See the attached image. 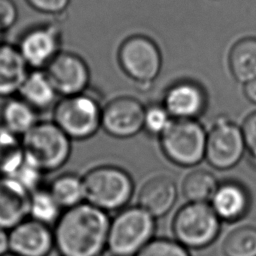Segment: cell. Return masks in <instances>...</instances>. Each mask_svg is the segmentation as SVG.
I'll return each instance as SVG.
<instances>
[{
    "label": "cell",
    "instance_id": "obj_13",
    "mask_svg": "<svg viewBox=\"0 0 256 256\" xmlns=\"http://www.w3.org/2000/svg\"><path fill=\"white\" fill-rule=\"evenodd\" d=\"M44 70L61 97L85 93L90 84L87 62L73 52L61 51Z\"/></svg>",
    "mask_w": 256,
    "mask_h": 256
},
{
    "label": "cell",
    "instance_id": "obj_25",
    "mask_svg": "<svg viewBox=\"0 0 256 256\" xmlns=\"http://www.w3.org/2000/svg\"><path fill=\"white\" fill-rule=\"evenodd\" d=\"M63 211L47 187L43 186L30 194L29 218L53 227Z\"/></svg>",
    "mask_w": 256,
    "mask_h": 256
},
{
    "label": "cell",
    "instance_id": "obj_7",
    "mask_svg": "<svg viewBox=\"0 0 256 256\" xmlns=\"http://www.w3.org/2000/svg\"><path fill=\"white\" fill-rule=\"evenodd\" d=\"M102 108L99 100L82 93L61 97L53 107V122L72 140L92 138L100 129Z\"/></svg>",
    "mask_w": 256,
    "mask_h": 256
},
{
    "label": "cell",
    "instance_id": "obj_18",
    "mask_svg": "<svg viewBox=\"0 0 256 256\" xmlns=\"http://www.w3.org/2000/svg\"><path fill=\"white\" fill-rule=\"evenodd\" d=\"M29 72L17 46L3 42L0 45V98L16 96Z\"/></svg>",
    "mask_w": 256,
    "mask_h": 256
},
{
    "label": "cell",
    "instance_id": "obj_9",
    "mask_svg": "<svg viewBox=\"0 0 256 256\" xmlns=\"http://www.w3.org/2000/svg\"><path fill=\"white\" fill-rule=\"evenodd\" d=\"M246 153L244 138L239 126L226 115H219L207 131L205 160L219 171L235 167Z\"/></svg>",
    "mask_w": 256,
    "mask_h": 256
},
{
    "label": "cell",
    "instance_id": "obj_14",
    "mask_svg": "<svg viewBox=\"0 0 256 256\" xmlns=\"http://www.w3.org/2000/svg\"><path fill=\"white\" fill-rule=\"evenodd\" d=\"M9 248L18 256H49L55 249L53 227L28 217L9 230Z\"/></svg>",
    "mask_w": 256,
    "mask_h": 256
},
{
    "label": "cell",
    "instance_id": "obj_24",
    "mask_svg": "<svg viewBox=\"0 0 256 256\" xmlns=\"http://www.w3.org/2000/svg\"><path fill=\"white\" fill-rule=\"evenodd\" d=\"M24 160L22 137L0 125V175L11 176Z\"/></svg>",
    "mask_w": 256,
    "mask_h": 256
},
{
    "label": "cell",
    "instance_id": "obj_6",
    "mask_svg": "<svg viewBox=\"0 0 256 256\" xmlns=\"http://www.w3.org/2000/svg\"><path fill=\"white\" fill-rule=\"evenodd\" d=\"M221 223L209 203L187 202L174 214L171 229L181 245L188 250H200L218 238Z\"/></svg>",
    "mask_w": 256,
    "mask_h": 256
},
{
    "label": "cell",
    "instance_id": "obj_15",
    "mask_svg": "<svg viewBox=\"0 0 256 256\" xmlns=\"http://www.w3.org/2000/svg\"><path fill=\"white\" fill-rule=\"evenodd\" d=\"M209 204L222 222L235 223L247 216L252 198L248 187L241 181L226 179L219 182Z\"/></svg>",
    "mask_w": 256,
    "mask_h": 256
},
{
    "label": "cell",
    "instance_id": "obj_1",
    "mask_svg": "<svg viewBox=\"0 0 256 256\" xmlns=\"http://www.w3.org/2000/svg\"><path fill=\"white\" fill-rule=\"evenodd\" d=\"M107 212L87 203L64 210L53 226L59 256H109Z\"/></svg>",
    "mask_w": 256,
    "mask_h": 256
},
{
    "label": "cell",
    "instance_id": "obj_30",
    "mask_svg": "<svg viewBox=\"0 0 256 256\" xmlns=\"http://www.w3.org/2000/svg\"><path fill=\"white\" fill-rule=\"evenodd\" d=\"M241 130L249 161L256 169V111L246 115L241 124Z\"/></svg>",
    "mask_w": 256,
    "mask_h": 256
},
{
    "label": "cell",
    "instance_id": "obj_16",
    "mask_svg": "<svg viewBox=\"0 0 256 256\" xmlns=\"http://www.w3.org/2000/svg\"><path fill=\"white\" fill-rule=\"evenodd\" d=\"M178 187L174 179L160 174L148 178L138 192L137 205L155 219L165 216L175 205Z\"/></svg>",
    "mask_w": 256,
    "mask_h": 256
},
{
    "label": "cell",
    "instance_id": "obj_11",
    "mask_svg": "<svg viewBox=\"0 0 256 256\" xmlns=\"http://www.w3.org/2000/svg\"><path fill=\"white\" fill-rule=\"evenodd\" d=\"M30 69L44 70L61 52L62 30L48 22L28 29L16 45Z\"/></svg>",
    "mask_w": 256,
    "mask_h": 256
},
{
    "label": "cell",
    "instance_id": "obj_5",
    "mask_svg": "<svg viewBox=\"0 0 256 256\" xmlns=\"http://www.w3.org/2000/svg\"><path fill=\"white\" fill-rule=\"evenodd\" d=\"M22 142L26 159L45 174L62 168L72 152V140L53 121H39Z\"/></svg>",
    "mask_w": 256,
    "mask_h": 256
},
{
    "label": "cell",
    "instance_id": "obj_19",
    "mask_svg": "<svg viewBox=\"0 0 256 256\" xmlns=\"http://www.w3.org/2000/svg\"><path fill=\"white\" fill-rule=\"evenodd\" d=\"M36 111L54 107L59 96L45 70L31 69L18 94Z\"/></svg>",
    "mask_w": 256,
    "mask_h": 256
},
{
    "label": "cell",
    "instance_id": "obj_3",
    "mask_svg": "<svg viewBox=\"0 0 256 256\" xmlns=\"http://www.w3.org/2000/svg\"><path fill=\"white\" fill-rule=\"evenodd\" d=\"M117 61L123 74L136 85L140 94L153 89L163 72L162 52L145 35L126 38L118 49Z\"/></svg>",
    "mask_w": 256,
    "mask_h": 256
},
{
    "label": "cell",
    "instance_id": "obj_36",
    "mask_svg": "<svg viewBox=\"0 0 256 256\" xmlns=\"http://www.w3.org/2000/svg\"><path fill=\"white\" fill-rule=\"evenodd\" d=\"M3 256H18V255H16V254H13V253L9 252V253H7V254H5V255H3Z\"/></svg>",
    "mask_w": 256,
    "mask_h": 256
},
{
    "label": "cell",
    "instance_id": "obj_2",
    "mask_svg": "<svg viewBox=\"0 0 256 256\" xmlns=\"http://www.w3.org/2000/svg\"><path fill=\"white\" fill-rule=\"evenodd\" d=\"M83 180L85 202L107 213L127 207L135 190L132 176L125 169L111 164L89 169Z\"/></svg>",
    "mask_w": 256,
    "mask_h": 256
},
{
    "label": "cell",
    "instance_id": "obj_35",
    "mask_svg": "<svg viewBox=\"0 0 256 256\" xmlns=\"http://www.w3.org/2000/svg\"><path fill=\"white\" fill-rule=\"evenodd\" d=\"M4 31L0 28V45L3 43V37H4Z\"/></svg>",
    "mask_w": 256,
    "mask_h": 256
},
{
    "label": "cell",
    "instance_id": "obj_33",
    "mask_svg": "<svg viewBox=\"0 0 256 256\" xmlns=\"http://www.w3.org/2000/svg\"><path fill=\"white\" fill-rule=\"evenodd\" d=\"M242 92L244 98L248 102L256 105V78L243 84Z\"/></svg>",
    "mask_w": 256,
    "mask_h": 256
},
{
    "label": "cell",
    "instance_id": "obj_21",
    "mask_svg": "<svg viewBox=\"0 0 256 256\" xmlns=\"http://www.w3.org/2000/svg\"><path fill=\"white\" fill-rule=\"evenodd\" d=\"M228 67L241 85L256 78V37H244L234 43L228 54Z\"/></svg>",
    "mask_w": 256,
    "mask_h": 256
},
{
    "label": "cell",
    "instance_id": "obj_27",
    "mask_svg": "<svg viewBox=\"0 0 256 256\" xmlns=\"http://www.w3.org/2000/svg\"><path fill=\"white\" fill-rule=\"evenodd\" d=\"M173 118L161 102L145 105L143 130L151 136L160 137L169 127Z\"/></svg>",
    "mask_w": 256,
    "mask_h": 256
},
{
    "label": "cell",
    "instance_id": "obj_20",
    "mask_svg": "<svg viewBox=\"0 0 256 256\" xmlns=\"http://www.w3.org/2000/svg\"><path fill=\"white\" fill-rule=\"evenodd\" d=\"M38 111L18 95L7 98L0 109V125L22 137L37 123Z\"/></svg>",
    "mask_w": 256,
    "mask_h": 256
},
{
    "label": "cell",
    "instance_id": "obj_17",
    "mask_svg": "<svg viewBox=\"0 0 256 256\" xmlns=\"http://www.w3.org/2000/svg\"><path fill=\"white\" fill-rule=\"evenodd\" d=\"M30 193L10 176L0 175V227L10 230L28 218Z\"/></svg>",
    "mask_w": 256,
    "mask_h": 256
},
{
    "label": "cell",
    "instance_id": "obj_4",
    "mask_svg": "<svg viewBox=\"0 0 256 256\" xmlns=\"http://www.w3.org/2000/svg\"><path fill=\"white\" fill-rule=\"evenodd\" d=\"M156 232V219L147 211L127 206L110 219L107 238L109 256H136L152 239Z\"/></svg>",
    "mask_w": 256,
    "mask_h": 256
},
{
    "label": "cell",
    "instance_id": "obj_29",
    "mask_svg": "<svg viewBox=\"0 0 256 256\" xmlns=\"http://www.w3.org/2000/svg\"><path fill=\"white\" fill-rule=\"evenodd\" d=\"M45 173L36 165L28 161L25 157L24 162L10 176L21 184L30 194L35 190L43 187V178Z\"/></svg>",
    "mask_w": 256,
    "mask_h": 256
},
{
    "label": "cell",
    "instance_id": "obj_32",
    "mask_svg": "<svg viewBox=\"0 0 256 256\" xmlns=\"http://www.w3.org/2000/svg\"><path fill=\"white\" fill-rule=\"evenodd\" d=\"M18 19V8L13 0H0V28L6 32Z\"/></svg>",
    "mask_w": 256,
    "mask_h": 256
},
{
    "label": "cell",
    "instance_id": "obj_31",
    "mask_svg": "<svg viewBox=\"0 0 256 256\" xmlns=\"http://www.w3.org/2000/svg\"><path fill=\"white\" fill-rule=\"evenodd\" d=\"M26 2L34 10L50 15L63 13L70 4V0H26Z\"/></svg>",
    "mask_w": 256,
    "mask_h": 256
},
{
    "label": "cell",
    "instance_id": "obj_10",
    "mask_svg": "<svg viewBox=\"0 0 256 256\" xmlns=\"http://www.w3.org/2000/svg\"><path fill=\"white\" fill-rule=\"evenodd\" d=\"M145 105L135 96L120 95L102 108L101 128L109 136L128 139L143 130Z\"/></svg>",
    "mask_w": 256,
    "mask_h": 256
},
{
    "label": "cell",
    "instance_id": "obj_28",
    "mask_svg": "<svg viewBox=\"0 0 256 256\" xmlns=\"http://www.w3.org/2000/svg\"><path fill=\"white\" fill-rule=\"evenodd\" d=\"M136 256H191L189 250L175 239L154 238Z\"/></svg>",
    "mask_w": 256,
    "mask_h": 256
},
{
    "label": "cell",
    "instance_id": "obj_26",
    "mask_svg": "<svg viewBox=\"0 0 256 256\" xmlns=\"http://www.w3.org/2000/svg\"><path fill=\"white\" fill-rule=\"evenodd\" d=\"M222 251L225 256H256V227L244 225L230 231Z\"/></svg>",
    "mask_w": 256,
    "mask_h": 256
},
{
    "label": "cell",
    "instance_id": "obj_23",
    "mask_svg": "<svg viewBox=\"0 0 256 256\" xmlns=\"http://www.w3.org/2000/svg\"><path fill=\"white\" fill-rule=\"evenodd\" d=\"M219 181L206 169L190 171L183 179L181 192L187 202L209 203L215 193Z\"/></svg>",
    "mask_w": 256,
    "mask_h": 256
},
{
    "label": "cell",
    "instance_id": "obj_22",
    "mask_svg": "<svg viewBox=\"0 0 256 256\" xmlns=\"http://www.w3.org/2000/svg\"><path fill=\"white\" fill-rule=\"evenodd\" d=\"M46 187L63 210L85 202L83 175L75 172H64L57 175Z\"/></svg>",
    "mask_w": 256,
    "mask_h": 256
},
{
    "label": "cell",
    "instance_id": "obj_34",
    "mask_svg": "<svg viewBox=\"0 0 256 256\" xmlns=\"http://www.w3.org/2000/svg\"><path fill=\"white\" fill-rule=\"evenodd\" d=\"M9 252V231L0 227V256H3Z\"/></svg>",
    "mask_w": 256,
    "mask_h": 256
},
{
    "label": "cell",
    "instance_id": "obj_12",
    "mask_svg": "<svg viewBox=\"0 0 256 256\" xmlns=\"http://www.w3.org/2000/svg\"><path fill=\"white\" fill-rule=\"evenodd\" d=\"M210 102L206 88L191 79L178 80L162 94L161 103L175 120H198L207 111Z\"/></svg>",
    "mask_w": 256,
    "mask_h": 256
},
{
    "label": "cell",
    "instance_id": "obj_8",
    "mask_svg": "<svg viewBox=\"0 0 256 256\" xmlns=\"http://www.w3.org/2000/svg\"><path fill=\"white\" fill-rule=\"evenodd\" d=\"M207 131L198 120H175L159 137L164 156L180 167H193L205 160Z\"/></svg>",
    "mask_w": 256,
    "mask_h": 256
}]
</instances>
